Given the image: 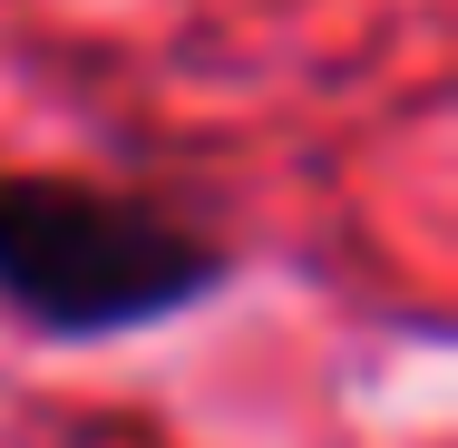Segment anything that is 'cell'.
Masks as SVG:
<instances>
[{"instance_id": "obj_1", "label": "cell", "mask_w": 458, "mask_h": 448, "mask_svg": "<svg viewBox=\"0 0 458 448\" xmlns=\"http://www.w3.org/2000/svg\"><path fill=\"white\" fill-rule=\"evenodd\" d=\"M234 292V244L137 185L0 166V322L49 351H107Z\"/></svg>"}]
</instances>
